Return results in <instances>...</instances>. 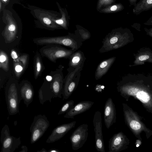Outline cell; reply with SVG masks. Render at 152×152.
I'll list each match as a JSON object with an SVG mask.
<instances>
[{
	"label": "cell",
	"instance_id": "1",
	"mask_svg": "<svg viewBox=\"0 0 152 152\" xmlns=\"http://www.w3.org/2000/svg\"><path fill=\"white\" fill-rule=\"evenodd\" d=\"M134 84L123 79L117 84V91L127 101L131 97L139 101L146 111L152 114V86Z\"/></svg>",
	"mask_w": 152,
	"mask_h": 152
},
{
	"label": "cell",
	"instance_id": "2",
	"mask_svg": "<svg viewBox=\"0 0 152 152\" xmlns=\"http://www.w3.org/2000/svg\"><path fill=\"white\" fill-rule=\"evenodd\" d=\"M122 105L125 123L132 133L142 140L141 134L144 132L147 138H149L152 135V130L146 127L142 118L127 104L123 103Z\"/></svg>",
	"mask_w": 152,
	"mask_h": 152
},
{
	"label": "cell",
	"instance_id": "3",
	"mask_svg": "<svg viewBox=\"0 0 152 152\" xmlns=\"http://www.w3.org/2000/svg\"><path fill=\"white\" fill-rule=\"evenodd\" d=\"M28 8L35 18V24L37 27L50 30L62 29L54 21L55 19L61 16L60 12L45 10L30 5H28Z\"/></svg>",
	"mask_w": 152,
	"mask_h": 152
},
{
	"label": "cell",
	"instance_id": "4",
	"mask_svg": "<svg viewBox=\"0 0 152 152\" xmlns=\"http://www.w3.org/2000/svg\"><path fill=\"white\" fill-rule=\"evenodd\" d=\"M7 7L2 12V20L5 26L1 35L5 42L10 43L13 42L17 37L21 20L12 8L10 6Z\"/></svg>",
	"mask_w": 152,
	"mask_h": 152
},
{
	"label": "cell",
	"instance_id": "5",
	"mask_svg": "<svg viewBox=\"0 0 152 152\" xmlns=\"http://www.w3.org/2000/svg\"><path fill=\"white\" fill-rule=\"evenodd\" d=\"M34 42L38 45L55 44L63 45L77 50L83 44L82 42L75 34L68 33L66 36L44 37L34 39Z\"/></svg>",
	"mask_w": 152,
	"mask_h": 152
},
{
	"label": "cell",
	"instance_id": "6",
	"mask_svg": "<svg viewBox=\"0 0 152 152\" xmlns=\"http://www.w3.org/2000/svg\"><path fill=\"white\" fill-rule=\"evenodd\" d=\"M127 30L118 28L112 30L103 39L99 52L102 53L119 48L124 44Z\"/></svg>",
	"mask_w": 152,
	"mask_h": 152
},
{
	"label": "cell",
	"instance_id": "7",
	"mask_svg": "<svg viewBox=\"0 0 152 152\" xmlns=\"http://www.w3.org/2000/svg\"><path fill=\"white\" fill-rule=\"evenodd\" d=\"M76 50L72 49H68L59 45L49 44L42 48L40 52L42 56L52 62L56 63V60L59 58L69 59Z\"/></svg>",
	"mask_w": 152,
	"mask_h": 152
},
{
	"label": "cell",
	"instance_id": "8",
	"mask_svg": "<svg viewBox=\"0 0 152 152\" xmlns=\"http://www.w3.org/2000/svg\"><path fill=\"white\" fill-rule=\"evenodd\" d=\"M18 88L14 83L9 84L5 91V97L7 110L10 115H15L19 112L20 100Z\"/></svg>",
	"mask_w": 152,
	"mask_h": 152
},
{
	"label": "cell",
	"instance_id": "9",
	"mask_svg": "<svg viewBox=\"0 0 152 152\" xmlns=\"http://www.w3.org/2000/svg\"><path fill=\"white\" fill-rule=\"evenodd\" d=\"M49 126V121L45 115L39 114L35 116L30 128L31 134V144L37 142L43 136Z\"/></svg>",
	"mask_w": 152,
	"mask_h": 152
},
{
	"label": "cell",
	"instance_id": "10",
	"mask_svg": "<svg viewBox=\"0 0 152 152\" xmlns=\"http://www.w3.org/2000/svg\"><path fill=\"white\" fill-rule=\"evenodd\" d=\"M83 67L77 68L74 70L68 72L64 78L62 93L63 100L67 99L76 90L78 84Z\"/></svg>",
	"mask_w": 152,
	"mask_h": 152
},
{
	"label": "cell",
	"instance_id": "11",
	"mask_svg": "<svg viewBox=\"0 0 152 152\" xmlns=\"http://www.w3.org/2000/svg\"><path fill=\"white\" fill-rule=\"evenodd\" d=\"M1 133V152H14L20 145V137L16 138L11 135L7 125L5 124L2 128Z\"/></svg>",
	"mask_w": 152,
	"mask_h": 152
},
{
	"label": "cell",
	"instance_id": "12",
	"mask_svg": "<svg viewBox=\"0 0 152 152\" xmlns=\"http://www.w3.org/2000/svg\"><path fill=\"white\" fill-rule=\"evenodd\" d=\"M88 126L83 124L73 132L70 137L72 150H77L81 148L87 140L88 136Z\"/></svg>",
	"mask_w": 152,
	"mask_h": 152
},
{
	"label": "cell",
	"instance_id": "13",
	"mask_svg": "<svg viewBox=\"0 0 152 152\" xmlns=\"http://www.w3.org/2000/svg\"><path fill=\"white\" fill-rule=\"evenodd\" d=\"M94 130L95 133V144L96 149L98 152H105L102 132L101 113L96 111L93 119Z\"/></svg>",
	"mask_w": 152,
	"mask_h": 152
},
{
	"label": "cell",
	"instance_id": "14",
	"mask_svg": "<svg viewBox=\"0 0 152 152\" xmlns=\"http://www.w3.org/2000/svg\"><path fill=\"white\" fill-rule=\"evenodd\" d=\"M129 139L122 132L115 134L108 142V152H119L128 148Z\"/></svg>",
	"mask_w": 152,
	"mask_h": 152
},
{
	"label": "cell",
	"instance_id": "15",
	"mask_svg": "<svg viewBox=\"0 0 152 152\" xmlns=\"http://www.w3.org/2000/svg\"><path fill=\"white\" fill-rule=\"evenodd\" d=\"M76 123V121H75L57 126L53 129L48 137L46 142L48 143H53L61 139L75 127Z\"/></svg>",
	"mask_w": 152,
	"mask_h": 152
},
{
	"label": "cell",
	"instance_id": "16",
	"mask_svg": "<svg viewBox=\"0 0 152 152\" xmlns=\"http://www.w3.org/2000/svg\"><path fill=\"white\" fill-rule=\"evenodd\" d=\"M116 115L115 105L112 99L109 98L105 103L104 112V122L107 129L116 122Z\"/></svg>",
	"mask_w": 152,
	"mask_h": 152
},
{
	"label": "cell",
	"instance_id": "17",
	"mask_svg": "<svg viewBox=\"0 0 152 152\" xmlns=\"http://www.w3.org/2000/svg\"><path fill=\"white\" fill-rule=\"evenodd\" d=\"M63 68V66H61L56 74L53 76L50 86L53 94L54 98H62L64 80L62 72Z\"/></svg>",
	"mask_w": 152,
	"mask_h": 152
},
{
	"label": "cell",
	"instance_id": "18",
	"mask_svg": "<svg viewBox=\"0 0 152 152\" xmlns=\"http://www.w3.org/2000/svg\"><path fill=\"white\" fill-rule=\"evenodd\" d=\"M20 101L23 100L24 104L27 107L32 102L34 91L32 86L28 82L22 84L18 88Z\"/></svg>",
	"mask_w": 152,
	"mask_h": 152
},
{
	"label": "cell",
	"instance_id": "19",
	"mask_svg": "<svg viewBox=\"0 0 152 152\" xmlns=\"http://www.w3.org/2000/svg\"><path fill=\"white\" fill-rule=\"evenodd\" d=\"M94 104V102L89 101L80 102L74 105L70 110L67 112L64 115V117L73 118L75 116L90 109Z\"/></svg>",
	"mask_w": 152,
	"mask_h": 152
},
{
	"label": "cell",
	"instance_id": "20",
	"mask_svg": "<svg viewBox=\"0 0 152 152\" xmlns=\"http://www.w3.org/2000/svg\"><path fill=\"white\" fill-rule=\"evenodd\" d=\"M68 72L74 70L77 68L83 67L86 59L83 52L80 50H76L70 57Z\"/></svg>",
	"mask_w": 152,
	"mask_h": 152
},
{
	"label": "cell",
	"instance_id": "21",
	"mask_svg": "<svg viewBox=\"0 0 152 152\" xmlns=\"http://www.w3.org/2000/svg\"><path fill=\"white\" fill-rule=\"evenodd\" d=\"M115 59V57H112L103 60L99 63L95 73V77L96 80L100 79L107 73Z\"/></svg>",
	"mask_w": 152,
	"mask_h": 152
},
{
	"label": "cell",
	"instance_id": "22",
	"mask_svg": "<svg viewBox=\"0 0 152 152\" xmlns=\"http://www.w3.org/2000/svg\"><path fill=\"white\" fill-rule=\"evenodd\" d=\"M28 56L24 54L14 60L13 66L15 74L19 77L24 72L27 65Z\"/></svg>",
	"mask_w": 152,
	"mask_h": 152
},
{
	"label": "cell",
	"instance_id": "23",
	"mask_svg": "<svg viewBox=\"0 0 152 152\" xmlns=\"http://www.w3.org/2000/svg\"><path fill=\"white\" fill-rule=\"evenodd\" d=\"M56 3L60 12L61 14V16L55 19L54 21L56 24L61 27L62 29L67 30L69 24V17L67 12L66 9L61 8L57 2H56Z\"/></svg>",
	"mask_w": 152,
	"mask_h": 152
},
{
	"label": "cell",
	"instance_id": "24",
	"mask_svg": "<svg viewBox=\"0 0 152 152\" xmlns=\"http://www.w3.org/2000/svg\"><path fill=\"white\" fill-rule=\"evenodd\" d=\"M132 10L133 13L136 15L152 8V0H140L137 3Z\"/></svg>",
	"mask_w": 152,
	"mask_h": 152
},
{
	"label": "cell",
	"instance_id": "25",
	"mask_svg": "<svg viewBox=\"0 0 152 152\" xmlns=\"http://www.w3.org/2000/svg\"><path fill=\"white\" fill-rule=\"evenodd\" d=\"M43 66L40 55L37 53L34 59V76L35 79H37L43 71Z\"/></svg>",
	"mask_w": 152,
	"mask_h": 152
},
{
	"label": "cell",
	"instance_id": "26",
	"mask_svg": "<svg viewBox=\"0 0 152 152\" xmlns=\"http://www.w3.org/2000/svg\"><path fill=\"white\" fill-rule=\"evenodd\" d=\"M76 28L75 34L82 42L90 38V33L87 29L79 26H77Z\"/></svg>",
	"mask_w": 152,
	"mask_h": 152
},
{
	"label": "cell",
	"instance_id": "27",
	"mask_svg": "<svg viewBox=\"0 0 152 152\" xmlns=\"http://www.w3.org/2000/svg\"><path fill=\"white\" fill-rule=\"evenodd\" d=\"M9 58L7 55L4 51H0V67L6 72H7L9 68Z\"/></svg>",
	"mask_w": 152,
	"mask_h": 152
},
{
	"label": "cell",
	"instance_id": "28",
	"mask_svg": "<svg viewBox=\"0 0 152 152\" xmlns=\"http://www.w3.org/2000/svg\"><path fill=\"white\" fill-rule=\"evenodd\" d=\"M124 9V7L122 4L118 3L105 7L100 10V12L104 13L116 12L121 11Z\"/></svg>",
	"mask_w": 152,
	"mask_h": 152
},
{
	"label": "cell",
	"instance_id": "29",
	"mask_svg": "<svg viewBox=\"0 0 152 152\" xmlns=\"http://www.w3.org/2000/svg\"><path fill=\"white\" fill-rule=\"evenodd\" d=\"M74 102L73 100L67 101L61 107L58 115H60L66 113L70 110L74 105Z\"/></svg>",
	"mask_w": 152,
	"mask_h": 152
},
{
	"label": "cell",
	"instance_id": "30",
	"mask_svg": "<svg viewBox=\"0 0 152 152\" xmlns=\"http://www.w3.org/2000/svg\"><path fill=\"white\" fill-rule=\"evenodd\" d=\"M114 2V0H99L97 6L98 11L105 6L110 5Z\"/></svg>",
	"mask_w": 152,
	"mask_h": 152
},
{
	"label": "cell",
	"instance_id": "31",
	"mask_svg": "<svg viewBox=\"0 0 152 152\" xmlns=\"http://www.w3.org/2000/svg\"><path fill=\"white\" fill-rule=\"evenodd\" d=\"M0 1L5 8L7 6H10V5H11L10 4V3H12L11 2V0H0Z\"/></svg>",
	"mask_w": 152,
	"mask_h": 152
},
{
	"label": "cell",
	"instance_id": "32",
	"mask_svg": "<svg viewBox=\"0 0 152 152\" xmlns=\"http://www.w3.org/2000/svg\"><path fill=\"white\" fill-rule=\"evenodd\" d=\"M149 56L148 55H143L140 56L139 58V59L141 61H142L145 60L148 58H149Z\"/></svg>",
	"mask_w": 152,
	"mask_h": 152
},
{
	"label": "cell",
	"instance_id": "33",
	"mask_svg": "<svg viewBox=\"0 0 152 152\" xmlns=\"http://www.w3.org/2000/svg\"><path fill=\"white\" fill-rule=\"evenodd\" d=\"M144 24L147 25H152V16Z\"/></svg>",
	"mask_w": 152,
	"mask_h": 152
},
{
	"label": "cell",
	"instance_id": "34",
	"mask_svg": "<svg viewBox=\"0 0 152 152\" xmlns=\"http://www.w3.org/2000/svg\"><path fill=\"white\" fill-rule=\"evenodd\" d=\"M22 150L19 151V152H27L28 151L27 147L24 145H23L21 147Z\"/></svg>",
	"mask_w": 152,
	"mask_h": 152
},
{
	"label": "cell",
	"instance_id": "35",
	"mask_svg": "<svg viewBox=\"0 0 152 152\" xmlns=\"http://www.w3.org/2000/svg\"><path fill=\"white\" fill-rule=\"evenodd\" d=\"M11 55L12 57L14 59V60L18 58V57L15 51H12Z\"/></svg>",
	"mask_w": 152,
	"mask_h": 152
},
{
	"label": "cell",
	"instance_id": "36",
	"mask_svg": "<svg viewBox=\"0 0 152 152\" xmlns=\"http://www.w3.org/2000/svg\"><path fill=\"white\" fill-rule=\"evenodd\" d=\"M137 0H128L130 6L133 5L134 6L137 3Z\"/></svg>",
	"mask_w": 152,
	"mask_h": 152
},
{
	"label": "cell",
	"instance_id": "37",
	"mask_svg": "<svg viewBox=\"0 0 152 152\" xmlns=\"http://www.w3.org/2000/svg\"><path fill=\"white\" fill-rule=\"evenodd\" d=\"M48 152H60L59 150L56 149H52L48 151Z\"/></svg>",
	"mask_w": 152,
	"mask_h": 152
},
{
	"label": "cell",
	"instance_id": "38",
	"mask_svg": "<svg viewBox=\"0 0 152 152\" xmlns=\"http://www.w3.org/2000/svg\"><path fill=\"white\" fill-rule=\"evenodd\" d=\"M37 152H48V151H47L45 148H43L40 151H37Z\"/></svg>",
	"mask_w": 152,
	"mask_h": 152
},
{
	"label": "cell",
	"instance_id": "39",
	"mask_svg": "<svg viewBox=\"0 0 152 152\" xmlns=\"http://www.w3.org/2000/svg\"><path fill=\"white\" fill-rule=\"evenodd\" d=\"M151 32H152V29H151Z\"/></svg>",
	"mask_w": 152,
	"mask_h": 152
}]
</instances>
